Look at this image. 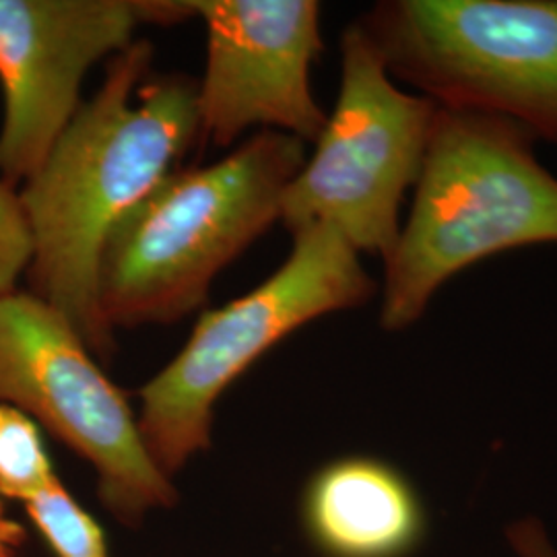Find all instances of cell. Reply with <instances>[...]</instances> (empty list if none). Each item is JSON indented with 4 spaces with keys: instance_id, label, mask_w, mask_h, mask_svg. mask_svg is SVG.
<instances>
[{
    "instance_id": "cell-5",
    "label": "cell",
    "mask_w": 557,
    "mask_h": 557,
    "mask_svg": "<svg viewBox=\"0 0 557 557\" xmlns=\"http://www.w3.org/2000/svg\"><path fill=\"white\" fill-rule=\"evenodd\" d=\"M359 25L421 96L557 143V0H391Z\"/></svg>"
},
{
    "instance_id": "cell-6",
    "label": "cell",
    "mask_w": 557,
    "mask_h": 557,
    "mask_svg": "<svg viewBox=\"0 0 557 557\" xmlns=\"http://www.w3.org/2000/svg\"><path fill=\"white\" fill-rule=\"evenodd\" d=\"M438 103L398 89L363 27L341 38V87L331 114L281 202L292 234L333 227L359 255L386 259L400 234V205L418 184Z\"/></svg>"
},
{
    "instance_id": "cell-14",
    "label": "cell",
    "mask_w": 557,
    "mask_h": 557,
    "mask_svg": "<svg viewBox=\"0 0 557 557\" xmlns=\"http://www.w3.org/2000/svg\"><path fill=\"white\" fill-rule=\"evenodd\" d=\"M506 537L510 547L517 552L520 557H557L554 545L545 535L543 524L535 518L518 520L506 529Z\"/></svg>"
},
{
    "instance_id": "cell-11",
    "label": "cell",
    "mask_w": 557,
    "mask_h": 557,
    "mask_svg": "<svg viewBox=\"0 0 557 557\" xmlns=\"http://www.w3.org/2000/svg\"><path fill=\"white\" fill-rule=\"evenodd\" d=\"M57 481L38 423L17 407L0 405V496L25 504Z\"/></svg>"
},
{
    "instance_id": "cell-13",
    "label": "cell",
    "mask_w": 557,
    "mask_h": 557,
    "mask_svg": "<svg viewBox=\"0 0 557 557\" xmlns=\"http://www.w3.org/2000/svg\"><path fill=\"white\" fill-rule=\"evenodd\" d=\"M34 239L20 193L0 180V296L15 292L17 278L27 273Z\"/></svg>"
},
{
    "instance_id": "cell-2",
    "label": "cell",
    "mask_w": 557,
    "mask_h": 557,
    "mask_svg": "<svg viewBox=\"0 0 557 557\" xmlns=\"http://www.w3.org/2000/svg\"><path fill=\"white\" fill-rule=\"evenodd\" d=\"M306 143L262 131L227 158L174 170L110 232L98 306L106 326L170 324L195 312L225 264L275 221Z\"/></svg>"
},
{
    "instance_id": "cell-7",
    "label": "cell",
    "mask_w": 557,
    "mask_h": 557,
    "mask_svg": "<svg viewBox=\"0 0 557 557\" xmlns=\"http://www.w3.org/2000/svg\"><path fill=\"white\" fill-rule=\"evenodd\" d=\"M0 405L17 407L89 460L100 499L120 522L176 504L119 386L91 358L73 322L32 292L0 296Z\"/></svg>"
},
{
    "instance_id": "cell-4",
    "label": "cell",
    "mask_w": 557,
    "mask_h": 557,
    "mask_svg": "<svg viewBox=\"0 0 557 557\" xmlns=\"http://www.w3.org/2000/svg\"><path fill=\"white\" fill-rule=\"evenodd\" d=\"M374 292L358 250L333 227L294 234L277 271L250 294L207 310L178 356L140 388V436L161 473H178L209 448L215 400L281 338L359 308Z\"/></svg>"
},
{
    "instance_id": "cell-8",
    "label": "cell",
    "mask_w": 557,
    "mask_h": 557,
    "mask_svg": "<svg viewBox=\"0 0 557 557\" xmlns=\"http://www.w3.org/2000/svg\"><path fill=\"white\" fill-rule=\"evenodd\" d=\"M149 23L139 0H0V180L32 178L79 112L81 83Z\"/></svg>"
},
{
    "instance_id": "cell-10",
    "label": "cell",
    "mask_w": 557,
    "mask_h": 557,
    "mask_svg": "<svg viewBox=\"0 0 557 557\" xmlns=\"http://www.w3.org/2000/svg\"><path fill=\"white\" fill-rule=\"evenodd\" d=\"M301 524L324 557H407L425 535L416 487L374 457H343L319 469L301 496Z\"/></svg>"
},
{
    "instance_id": "cell-1",
    "label": "cell",
    "mask_w": 557,
    "mask_h": 557,
    "mask_svg": "<svg viewBox=\"0 0 557 557\" xmlns=\"http://www.w3.org/2000/svg\"><path fill=\"white\" fill-rule=\"evenodd\" d=\"M151 54V44L133 41L112 59L96 98L81 103L20 193L34 239L29 292L103 361L114 351L98 306L103 244L200 137L199 83L161 75L140 85Z\"/></svg>"
},
{
    "instance_id": "cell-9",
    "label": "cell",
    "mask_w": 557,
    "mask_h": 557,
    "mask_svg": "<svg viewBox=\"0 0 557 557\" xmlns=\"http://www.w3.org/2000/svg\"><path fill=\"white\" fill-rule=\"evenodd\" d=\"M205 21L200 135L225 147L250 126L317 143L326 114L310 83L322 52L314 0H190Z\"/></svg>"
},
{
    "instance_id": "cell-15",
    "label": "cell",
    "mask_w": 557,
    "mask_h": 557,
    "mask_svg": "<svg viewBox=\"0 0 557 557\" xmlns=\"http://www.w3.org/2000/svg\"><path fill=\"white\" fill-rule=\"evenodd\" d=\"M25 541V531L15 520L4 515L0 506V557H17V549Z\"/></svg>"
},
{
    "instance_id": "cell-3",
    "label": "cell",
    "mask_w": 557,
    "mask_h": 557,
    "mask_svg": "<svg viewBox=\"0 0 557 557\" xmlns=\"http://www.w3.org/2000/svg\"><path fill=\"white\" fill-rule=\"evenodd\" d=\"M515 122L438 106L411 213L384 259L380 324L418 322L453 277L502 252L557 244V178Z\"/></svg>"
},
{
    "instance_id": "cell-12",
    "label": "cell",
    "mask_w": 557,
    "mask_h": 557,
    "mask_svg": "<svg viewBox=\"0 0 557 557\" xmlns=\"http://www.w3.org/2000/svg\"><path fill=\"white\" fill-rule=\"evenodd\" d=\"M27 517L57 557H110L106 535L66 487L57 481L25 502Z\"/></svg>"
}]
</instances>
